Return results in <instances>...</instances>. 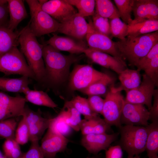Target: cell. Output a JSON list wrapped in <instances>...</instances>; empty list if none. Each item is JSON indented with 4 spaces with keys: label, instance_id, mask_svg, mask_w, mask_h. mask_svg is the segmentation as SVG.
Here are the masks:
<instances>
[{
    "label": "cell",
    "instance_id": "obj_1",
    "mask_svg": "<svg viewBox=\"0 0 158 158\" xmlns=\"http://www.w3.org/2000/svg\"><path fill=\"white\" fill-rule=\"evenodd\" d=\"M43 45L45 75L42 83L47 82L51 86L55 87L66 80L71 65L79 61L82 57L71 54L65 55L49 45Z\"/></svg>",
    "mask_w": 158,
    "mask_h": 158
},
{
    "label": "cell",
    "instance_id": "obj_2",
    "mask_svg": "<svg viewBox=\"0 0 158 158\" xmlns=\"http://www.w3.org/2000/svg\"><path fill=\"white\" fill-rule=\"evenodd\" d=\"M157 42L158 31H157L135 37L127 36L116 42V44L122 59L124 61L126 60L130 66H136Z\"/></svg>",
    "mask_w": 158,
    "mask_h": 158
},
{
    "label": "cell",
    "instance_id": "obj_3",
    "mask_svg": "<svg viewBox=\"0 0 158 158\" xmlns=\"http://www.w3.org/2000/svg\"><path fill=\"white\" fill-rule=\"evenodd\" d=\"M20 51L34 73L35 80L42 83L45 75V68L42 56L43 45L38 41L36 37L28 25L22 29L18 38Z\"/></svg>",
    "mask_w": 158,
    "mask_h": 158
},
{
    "label": "cell",
    "instance_id": "obj_4",
    "mask_svg": "<svg viewBox=\"0 0 158 158\" xmlns=\"http://www.w3.org/2000/svg\"><path fill=\"white\" fill-rule=\"evenodd\" d=\"M119 129L120 138L118 145L126 152L128 157L139 155L145 151L147 126L122 125Z\"/></svg>",
    "mask_w": 158,
    "mask_h": 158
},
{
    "label": "cell",
    "instance_id": "obj_5",
    "mask_svg": "<svg viewBox=\"0 0 158 158\" xmlns=\"http://www.w3.org/2000/svg\"><path fill=\"white\" fill-rule=\"evenodd\" d=\"M25 1L29 6L31 16L29 27L35 36L40 37L57 32L60 23L42 10L38 0Z\"/></svg>",
    "mask_w": 158,
    "mask_h": 158
},
{
    "label": "cell",
    "instance_id": "obj_6",
    "mask_svg": "<svg viewBox=\"0 0 158 158\" xmlns=\"http://www.w3.org/2000/svg\"><path fill=\"white\" fill-rule=\"evenodd\" d=\"M0 72L5 75H19L35 79L34 73L17 47L0 56Z\"/></svg>",
    "mask_w": 158,
    "mask_h": 158
},
{
    "label": "cell",
    "instance_id": "obj_7",
    "mask_svg": "<svg viewBox=\"0 0 158 158\" xmlns=\"http://www.w3.org/2000/svg\"><path fill=\"white\" fill-rule=\"evenodd\" d=\"M105 74L91 65H77L69 75V86L73 90H80L100 79Z\"/></svg>",
    "mask_w": 158,
    "mask_h": 158
},
{
    "label": "cell",
    "instance_id": "obj_8",
    "mask_svg": "<svg viewBox=\"0 0 158 158\" xmlns=\"http://www.w3.org/2000/svg\"><path fill=\"white\" fill-rule=\"evenodd\" d=\"M124 102L120 91H115L110 88L104 99L102 115L111 127L115 126L119 128L121 126L120 119Z\"/></svg>",
    "mask_w": 158,
    "mask_h": 158
},
{
    "label": "cell",
    "instance_id": "obj_9",
    "mask_svg": "<svg viewBox=\"0 0 158 158\" xmlns=\"http://www.w3.org/2000/svg\"><path fill=\"white\" fill-rule=\"evenodd\" d=\"M88 23L89 30L85 37L88 48L107 53L124 61L117 50L116 42L97 31L93 27L91 19L89 20Z\"/></svg>",
    "mask_w": 158,
    "mask_h": 158
},
{
    "label": "cell",
    "instance_id": "obj_10",
    "mask_svg": "<svg viewBox=\"0 0 158 158\" xmlns=\"http://www.w3.org/2000/svg\"><path fill=\"white\" fill-rule=\"evenodd\" d=\"M149 110L144 105L125 101L121 113V125L146 126L149 124Z\"/></svg>",
    "mask_w": 158,
    "mask_h": 158
},
{
    "label": "cell",
    "instance_id": "obj_11",
    "mask_svg": "<svg viewBox=\"0 0 158 158\" xmlns=\"http://www.w3.org/2000/svg\"><path fill=\"white\" fill-rule=\"evenodd\" d=\"M155 87L152 81L144 73L139 86L126 92L125 101L132 103L145 105L149 110L152 106Z\"/></svg>",
    "mask_w": 158,
    "mask_h": 158
},
{
    "label": "cell",
    "instance_id": "obj_12",
    "mask_svg": "<svg viewBox=\"0 0 158 158\" xmlns=\"http://www.w3.org/2000/svg\"><path fill=\"white\" fill-rule=\"evenodd\" d=\"M27 101L25 98L17 94L12 96L0 92V121L22 116Z\"/></svg>",
    "mask_w": 158,
    "mask_h": 158
},
{
    "label": "cell",
    "instance_id": "obj_13",
    "mask_svg": "<svg viewBox=\"0 0 158 158\" xmlns=\"http://www.w3.org/2000/svg\"><path fill=\"white\" fill-rule=\"evenodd\" d=\"M25 117L28 124L30 141L40 139L46 129L48 128L50 119L43 117L40 109L34 111L25 105L22 116Z\"/></svg>",
    "mask_w": 158,
    "mask_h": 158
},
{
    "label": "cell",
    "instance_id": "obj_14",
    "mask_svg": "<svg viewBox=\"0 0 158 158\" xmlns=\"http://www.w3.org/2000/svg\"><path fill=\"white\" fill-rule=\"evenodd\" d=\"M119 135L117 133L110 134L104 133L83 135L81 143L89 153L97 155L102 150H107L116 140Z\"/></svg>",
    "mask_w": 158,
    "mask_h": 158
},
{
    "label": "cell",
    "instance_id": "obj_15",
    "mask_svg": "<svg viewBox=\"0 0 158 158\" xmlns=\"http://www.w3.org/2000/svg\"><path fill=\"white\" fill-rule=\"evenodd\" d=\"M69 142L66 137L48 129L40 146L44 158H54L57 153L65 150Z\"/></svg>",
    "mask_w": 158,
    "mask_h": 158
},
{
    "label": "cell",
    "instance_id": "obj_16",
    "mask_svg": "<svg viewBox=\"0 0 158 158\" xmlns=\"http://www.w3.org/2000/svg\"><path fill=\"white\" fill-rule=\"evenodd\" d=\"M89 28L85 18L78 13L60 23L57 32L63 33L75 39L82 40L85 37Z\"/></svg>",
    "mask_w": 158,
    "mask_h": 158
},
{
    "label": "cell",
    "instance_id": "obj_17",
    "mask_svg": "<svg viewBox=\"0 0 158 158\" xmlns=\"http://www.w3.org/2000/svg\"><path fill=\"white\" fill-rule=\"evenodd\" d=\"M84 53L93 62L111 69L118 75L127 68L125 61L107 53L89 48Z\"/></svg>",
    "mask_w": 158,
    "mask_h": 158
},
{
    "label": "cell",
    "instance_id": "obj_18",
    "mask_svg": "<svg viewBox=\"0 0 158 158\" xmlns=\"http://www.w3.org/2000/svg\"><path fill=\"white\" fill-rule=\"evenodd\" d=\"M41 6L43 11L60 23L78 13L73 6L65 0H47Z\"/></svg>",
    "mask_w": 158,
    "mask_h": 158
},
{
    "label": "cell",
    "instance_id": "obj_19",
    "mask_svg": "<svg viewBox=\"0 0 158 158\" xmlns=\"http://www.w3.org/2000/svg\"><path fill=\"white\" fill-rule=\"evenodd\" d=\"M132 12L134 18L130 25L147 20H158V0H134Z\"/></svg>",
    "mask_w": 158,
    "mask_h": 158
},
{
    "label": "cell",
    "instance_id": "obj_20",
    "mask_svg": "<svg viewBox=\"0 0 158 158\" xmlns=\"http://www.w3.org/2000/svg\"><path fill=\"white\" fill-rule=\"evenodd\" d=\"M49 44L57 50L68 51L71 54L84 53L88 48L82 40L54 34L44 44Z\"/></svg>",
    "mask_w": 158,
    "mask_h": 158
},
{
    "label": "cell",
    "instance_id": "obj_21",
    "mask_svg": "<svg viewBox=\"0 0 158 158\" xmlns=\"http://www.w3.org/2000/svg\"><path fill=\"white\" fill-rule=\"evenodd\" d=\"M24 1L22 0H7L9 16L7 27L13 31H14L19 23L28 16Z\"/></svg>",
    "mask_w": 158,
    "mask_h": 158
},
{
    "label": "cell",
    "instance_id": "obj_22",
    "mask_svg": "<svg viewBox=\"0 0 158 158\" xmlns=\"http://www.w3.org/2000/svg\"><path fill=\"white\" fill-rule=\"evenodd\" d=\"M118 78L121 83L120 86L115 88L113 85L110 87L115 91L124 90L126 92L133 89L139 86L141 82L140 71L137 69L127 68L119 74Z\"/></svg>",
    "mask_w": 158,
    "mask_h": 158
},
{
    "label": "cell",
    "instance_id": "obj_23",
    "mask_svg": "<svg viewBox=\"0 0 158 158\" xmlns=\"http://www.w3.org/2000/svg\"><path fill=\"white\" fill-rule=\"evenodd\" d=\"M111 126L104 119L99 115L88 119L81 120L80 130L83 135L92 133H106L110 130Z\"/></svg>",
    "mask_w": 158,
    "mask_h": 158
},
{
    "label": "cell",
    "instance_id": "obj_24",
    "mask_svg": "<svg viewBox=\"0 0 158 158\" xmlns=\"http://www.w3.org/2000/svg\"><path fill=\"white\" fill-rule=\"evenodd\" d=\"M22 31H13L7 26H0V56L19 45L18 38Z\"/></svg>",
    "mask_w": 158,
    "mask_h": 158
},
{
    "label": "cell",
    "instance_id": "obj_25",
    "mask_svg": "<svg viewBox=\"0 0 158 158\" xmlns=\"http://www.w3.org/2000/svg\"><path fill=\"white\" fill-rule=\"evenodd\" d=\"M30 78L25 76L17 78L0 77V90L3 91L22 93L28 87L31 81Z\"/></svg>",
    "mask_w": 158,
    "mask_h": 158
},
{
    "label": "cell",
    "instance_id": "obj_26",
    "mask_svg": "<svg viewBox=\"0 0 158 158\" xmlns=\"http://www.w3.org/2000/svg\"><path fill=\"white\" fill-rule=\"evenodd\" d=\"M72 129L76 131L80 130L81 121V114L73 106L71 102L67 101L58 115Z\"/></svg>",
    "mask_w": 158,
    "mask_h": 158
},
{
    "label": "cell",
    "instance_id": "obj_27",
    "mask_svg": "<svg viewBox=\"0 0 158 158\" xmlns=\"http://www.w3.org/2000/svg\"><path fill=\"white\" fill-rule=\"evenodd\" d=\"M23 93L27 102L35 105L53 109L58 106L47 94L42 91L31 90L28 87L24 90Z\"/></svg>",
    "mask_w": 158,
    "mask_h": 158
},
{
    "label": "cell",
    "instance_id": "obj_28",
    "mask_svg": "<svg viewBox=\"0 0 158 158\" xmlns=\"http://www.w3.org/2000/svg\"><path fill=\"white\" fill-rule=\"evenodd\" d=\"M115 79L113 76L105 73L100 79L79 91L88 96L104 95L106 92L109 86L113 85Z\"/></svg>",
    "mask_w": 158,
    "mask_h": 158
},
{
    "label": "cell",
    "instance_id": "obj_29",
    "mask_svg": "<svg viewBox=\"0 0 158 158\" xmlns=\"http://www.w3.org/2000/svg\"><path fill=\"white\" fill-rule=\"evenodd\" d=\"M158 30V20H147L128 25L127 36L135 37Z\"/></svg>",
    "mask_w": 158,
    "mask_h": 158
},
{
    "label": "cell",
    "instance_id": "obj_30",
    "mask_svg": "<svg viewBox=\"0 0 158 158\" xmlns=\"http://www.w3.org/2000/svg\"><path fill=\"white\" fill-rule=\"evenodd\" d=\"M147 126L148 132L145 151L148 158H158V121L152 122Z\"/></svg>",
    "mask_w": 158,
    "mask_h": 158
},
{
    "label": "cell",
    "instance_id": "obj_31",
    "mask_svg": "<svg viewBox=\"0 0 158 158\" xmlns=\"http://www.w3.org/2000/svg\"><path fill=\"white\" fill-rule=\"evenodd\" d=\"M95 1V13L99 16L109 19L120 18L117 8L111 0Z\"/></svg>",
    "mask_w": 158,
    "mask_h": 158
},
{
    "label": "cell",
    "instance_id": "obj_32",
    "mask_svg": "<svg viewBox=\"0 0 158 158\" xmlns=\"http://www.w3.org/2000/svg\"><path fill=\"white\" fill-rule=\"evenodd\" d=\"M69 4L75 6L78 13L85 18L92 16L95 13V1L94 0H65Z\"/></svg>",
    "mask_w": 158,
    "mask_h": 158
},
{
    "label": "cell",
    "instance_id": "obj_33",
    "mask_svg": "<svg viewBox=\"0 0 158 158\" xmlns=\"http://www.w3.org/2000/svg\"><path fill=\"white\" fill-rule=\"evenodd\" d=\"M134 0H114L120 18L123 22L130 25L133 19L131 16Z\"/></svg>",
    "mask_w": 158,
    "mask_h": 158
},
{
    "label": "cell",
    "instance_id": "obj_34",
    "mask_svg": "<svg viewBox=\"0 0 158 158\" xmlns=\"http://www.w3.org/2000/svg\"><path fill=\"white\" fill-rule=\"evenodd\" d=\"M73 106L84 118L88 119L99 115L92 109L87 99L77 96L70 101Z\"/></svg>",
    "mask_w": 158,
    "mask_h": 158
},
{
    "label": "cell",
    "instance_id": "obj_35",
    "mask_svg": "<svg viewBox=\"0 0 158 158\" xmlns=\"http://www.w3.org/2000/svg\"><path fill=\"white\" fill-rule=\"evenodd\" d=\"M111 36L120 40L124 39L128 35V25L122 21L119 18L109 20Z\"/></svg>",
    "mask_w": 158,
    "mask_h": 158
},
{
    "label": "cell",
    "instance_id": "obj_36",
    "mask_svg": "<svg viewBox=\"0 0 158 158\" xmlns=\"http://www.w3.org/2000/svg\"><path fill=\"white\" fill-rule=\"evenodd\" d=\"M48 129L65 137L71 133L72 129L58 115L54 118H50Z\"/></svg>",
    "mask_w": 158,
    "mask_h": 158
},
{
    "label": "cell",
    "instance_id": "obj_37",
    "mask_svg": "<svg viewBox=\"0 0 158 158\" xmlns=\"http://www.w3.org/2000/svg\"><path fill=\"white\" fill-rule=\"evenodd\" d=\"M16 130L15 139L19 144L23 145L29 140L30 131L26 118L23 115Z\"/></svg>",
    "mask_w": 158,
    "mask_h": 158
},
{
    "label": "cell",
    "instance_id": "obj_38",
    "mask_svg": "<svg viewBox=\"0 0 158 158\" xmlns=\"http://www.w3.org/2000/svg\"><path fill=\"white\" fill-rule=\"evenodd\" d=\"M92 16V24L95 29L112 39L109 19L99 16L95 12Z\"/></svg>",
    "mask_w": 158,
    "mask_h": 158
},
{
    "label": "cell",
    "instance_id": "obj_39",
    "mask_svg": "<svg viewBox=\"0 0 158 158\" xmlns=\"http://www.w3.org/2000/svg\"><path fill=\"white\" fill-rule=\"evenodd\" d=\"M15 118L0 121V137L6 139L14 138L17 122Z\"/></svg>",
    "mask_w": 158,
    "mask_h": 158
},
{
    "label": "cell",
    "instance_id": "obj_40",
    "mask_svg": "<svg viewBox=\"0 0 158 158\" xmlns=\"http://www.w3.org/2000/svg\"><path fill=\"white\" fill-rule=\"evenodd\" d=\"M154 83L158 85V55H157L142 70Z\"/></svg>",
    "mask_w": 158,
    "mask_h": 158
},
{
    "label": "cell",
    "instance_id": "obj_41",
    "mask_svg": "<svg viewBox=\"0 0 158 158\" xmlns=\"http://www.w3.org/2000/svg\"><path fill=\"white\" fill-rule=\"evenodd\" d=\"M3 148L4 154L6 158H11L15 156L20 149L19 144L14 138L6 139Z\"/></svg>",
    "mask_w": 158,
    "mask_h": 158
},
{
    "label": "cell",
    "instance_id": "obj_42",
    "mask_svg": "<svg viewBox=\"0 0 158 158\" xmlns=\"http://www.w3.org/2000/svg\"><path fill=\"white\" fill-rule=\"evenodd\" d=\"M158 55V42L151 49L149 52L138 62L136 67L137 70H142L149 62L157 55Z\"/></svg>",
    "mask_w": 158,
    "mask_h": 158
},
{
    "label": "cell",
    "instance_id": "obj_43",
    "mask_svg": "<svg viewBox=\"0 0 158 158\" xmlns=\"http://www.w3.org/2000/svg\"><path fill=\"white\" fill-rule=\"evenodd\" d=\"M89 104L95 113L102 114L104 104V99L99 96L92 95L88 96L87 98Z\"/></svg>",
    "mask_w": 158,
    "mask_h": 158
},
{
    "label": "cell",
    "instance_id": "obj_44",
    "mask_svg": "<svg viewBox=\"0 0 158 158\" xmlns=\"http://www.w3.org/2000/svg\"><path fill=\"white\" fill-rule=\"evenodd\" d=\"M38 140L31 141L28 150L23 155L24 158H44L39 145Z\"/></svg>",
    "mask_w": 158,
    "mask_h": 158
},
{
    "label": "cell",
    "instance_id": "obj_45",
    "mask_svg": "<svg viewBox=\"0 0 158 158\" xmlns=\"http://www.w3.org/2000/svg\"><path fill=\"white\" fill-rule=\"evenodd\" d=\"M8 15L7 0H0V26H8Z\"/></svg>",
    "mask_w": 158,
    "mask_h": 158
},
{
    "label": "cell",
    "instance_id": "obj_46",
    "mask_svg": "<svg viewBox=\"0 0 158 158\" xmlns=\"http://www.w3.org/2000/svg\"><path fill=\"white\" fill-rule=\"evenodd\" d=\"M153 102L149 110V118L152 122L158 121V90L155 89L153 94Z\"/></svg>",
    "mask_w": 158,
    "mask_h": 158
},
{
    "label": "cell",
    "instance_id": "obj_47",
    "mask_svg": "<svg viewBox=\"0 0 158 158\" xmlns=\"http://www.w3.org/2000/svg\"><path fill=\"white\" fill-rule=\"evenodd\" d=\"M105 151V158H123V150L118 145L109 147Z\"/></svg>",
    "mask_w": 158,
    "mask_h": 158
},
{
    "label": "cell",
    "instance_id": "obj_48",
    "mask_svg": "<svg viewBox=\"0 0 158 158\" xmlns=\"http://www.w3.org/2000/svg\"><path fill=\"white\" fill-rule=\"evenodd\" d=\"M47 0H38L40 4L41 5L46 2Z\"/></svg>",
    "mask_w": 158,
    "mask_h": 158
},
{
    "label": "cell",
    "instance_id": "obj_49",
    "mask_svg": "<svg viewBox=\"0 0 158 158\" xmlns=\"http://www.w3.org/2000/svg\"><path fill=\"white\" fill-rule=\"evenodd\" d=\"M0 158H6L4 154L0 150Z\"/></svg>",
    "mask_w": 158,
    "mask_h": 158
},
{
    "label": "cell",
    "instance_id": "obj_50",
    "mask_svg": "<svg viewBox=\"0 0 158 158\" xmlns=\"http://www.w3.org/2000/svg\"><path fill=\"white\" fill-rule=\"evenodd\" d=\"M128 158H140L139 155H135L133 157H128Z\"/></svg>",
    "mask_w": 158,
    "mask_h": 158
},
{
    "label": "cell",
    "instance_id": "obj_51",
    "mask_svg": "<svg viewBox=\"0 0 158 158\" xmlns=\"http://www.w3.org/2000/svg\"><path fill=\"white\" fill-rule=\"evenodd\" d=\"M86 158H99V156L98 155L93 156L92 157H87Z\"/></svg>",
    "mask_w": 158,
    "mask_h": 158
},
{
    "label": "cell",
    "instance_id": "obj_52",
    "mask_svg": "<svg viewBox=\"0 0 158 158\" xmlns=\"http://www.w3.org/2000/svg\"><path fill=\"white\" fill-rule=\"evenodd\" d=\"M18 158H24L23 157V156H22V157H19Z\"/></svg>",
    "mask_w": 158,
    "mask_h": 158
}]
</instances>
